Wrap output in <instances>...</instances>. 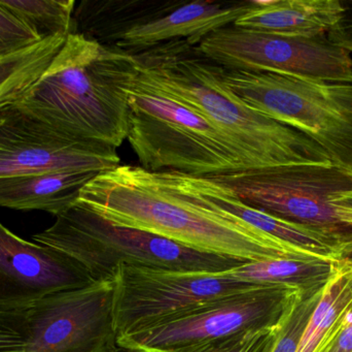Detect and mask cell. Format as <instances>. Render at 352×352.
Returning a JSON list of instances; mask_svg holds the SVG:
<instances>
[{
    "mask_svg": "<svg viewBox=\"0 0 352 352\" xmlns=\"http://www.w3.org/2000/svg\"><path fill=\"white\" fill-rule=\"evenodd\" d=\"M242 202L330 239L343 258H352V209L336 198L352 191V172L334 163L245 169L210 177Z\"/></svg>",
    "mask_w": 352,
    "mask_h": 352,
    "instance_id": "cell-6",
    "label": "cell"
},
{
    "mask_svg": "<svg viewBox=\"0 0 352 352\" xmlns=\"http://www.w3.org/2000/svg\"><path fill=\"white\" fill-rule=\"evenodd\" d=\"M122 349H116V351H111V352H123V351H121ZM126 352V351H125Z\"/></svg>",
    "mask_w": 352,
    "mask_h": 352,
    "instance_id": "cell-29",
    "label": "cell"
},
{
    "mask_svg": "<svg viewBox=\"0 0 352 352\" xmlns=\"http://www.w3.org/2000/svg\"><path fill=\"white\" fill-rule=\"evenodd\" d=\"M340 18L336 24L327 33V37L331 43L337 47L352 52V0H340Z\"/></svg>",
    "mask_w": 352,
    "mask_h": 352,
    "instance_id": "cell-26",
    "label": "cell"
},
{
    "mask_svg": "<svg viewBox=\"0 0 352 352\" xmlns=\"http://www.w3.org/2000/svg\"><path fill=\"white\" fill-rule=\"evenodd\" d=\"M221 186L210 177L120 165L89 182L78 204L113 225L243 262L318 258L230 212L221 200Z\"/></svg>",
    "mask_w": 352,
    "mask_h": 352,
    "instance_id": "cell-1",
    "label": "cell"
},
{
    "mask_svg": "<svg viewBox=\"0 0 352 352\" xmlns=\"http://www.w3.org/2000/svg\"><path fill=\"white\" fill-rule=\"evenodd\" d=\"M129 105L127 140L144 169L198 177L252 169L223 130L140 76L130 92Z\"/></svg>",
    "mask_w": 352,
    "mask_h": 352,
    "instance_id": "cell-4",
    "label": "cell"
},
{
    "mask_svg": "<svg viewBox=\"0 0 352 352\" xmlns=\"http://www.w3.org/2000/svg\"><path fill=\"white\" fill-rule=\"evenodd\" d=\"M41 41L26 25L0 6V58L22 51Z\"/></svg>",
    "mask_w": 352,
    "mask_h": 352,
    "instance_id": "cell-24",
    "label": "cell"
},
{
    "mask_svg": "<svg viewBox=\"0 0 352 352\" xmlns=\"http://www.w3.org/2000/svg\"><path fill=\"white\" fill-rule=\"evenodd\" d=\"M252 2L184 1L171 12L126 31L111 47L136 54L177 39L198 45L214 31L233 25Z\"/></svg>",
    "mask_w": 352,
    "mask_h": 352,
    "instance_id": "cell-14",
    "label": "cell"
},
{
    "mask_svg": "<svg viewBox=\"0 0 352 352\" xmlns=\"http://www.w3.org/2000/svg\"><path fill=\"white\" fill-rule=\"evenodd\" d=\"M113 280L60 291L25 310L26 352H111L118 347Z\"/></svg>",
    "mask_w": 352,
    "mask_h": 352,
    "instance_id": "cell-11",
    "label": "cell"
},
{
    "mask_svg": "<svg viewBox=\"0 0 352 352\" xmlns=\"http://www.w3.org/2000/svg\"><path fill=\"white\" fill-rule=\"evenodd\" d=\"M177 0H84L74 10V32L113 45L126 31L179 6Z\"/></svg>",
    "mask_w": 352,
    "mask_h": 352,
    "instance_id": "cell-17",
    "label": "cell"
},
{
    "mask_svg": "<svg viewBox=\"0 0 352 352\" xmlns=\"http://www.w3.org/2000/svg\"><path fill=\"white\" fill-rule=\"evenodd\" d=\"M198 47L226 70L352 84L351 53L331 43L327 35L285 37L230 25L205 37Z\"/></svg>",
    "mask_w": 352,
    "mask_h": 352,
    "instance_id": "cell-9",
    "label": "cell"
},
{
    "mask_svg": "<svg viewBox=\"0 0 352 352\" xmlns=\"http://www.w3.org/2000/svg\"><path fill=\"white\" fill-rule=\"evenodd\" d=\"M303 291L289 285L258 284L182 312L142 332L118 338L126 352H177L248 331L283 324Z\"/></svg>",
    "mask_w": 352,
    "mask_h": 352,
    "instance_id": "cell-8",
    "label": "cell"
},
{
    "mask_svg": "<svg viewBox=\"0 0 352 352\" xmlns=\"http://www.w3.org/2000/svg\"><path fill=\"white\" fill-rule=\"evenodd\" d=\"M27 339L24 311H0V352H26Z\"/></svg>",
    "mask_w": 352,
    "mask_h": 352,
    "instance_id": "cell-25",
    "label": "cell"
},
{
    "mask_svg": "<svg viewBox=\"0 0 352 352\" xmlns=\"http://www.w3.org/2000/svg\"><path fill=\"white\" fill-rule=\"evenodd\" d=\"M32 240L69 256L95 281L113 280L121 265L223 273L246 264L198 251L148 231L113 225L78 203L56 217L49 229L33 235Z\"/></svg>",
    "mask_w": 352,
    "mask_h": 352,
    "instance_id": "cell-5",
    "label": "cell"
},
{
    "mask_svg": "<svg viewBox=\"0 0 352 352\" xmlns=\"http://www.w3.org/2000/svg\"><path fill=\"white\" fill-rule=\"evenodd\" d=\"M339 206L347 207L352 209V191L345 192V194L339 196L338 198L335 200Z\"/></svg>",
    "mask_w": 352,
    "mask_h": 352,
    "instance_id": "cell-28",
    "label": "cell"
},
{
    "mask_svg": "<svg viewBox=\"0 0 352 352\" xmlns=\"http://www.w3.org/2000/svg\"><path fill=\"white\" fill-rule=\"evenodd\" d=\"M113 318L118 338L153 328L192 308L258 284L227 272L198 273L121 265L115 273Z\"/></svg>",
    "mask_w": 352,
    "mask_h": 352,
    "instance_id": "cell-10",
    "label": "cell"
},
{
    "mask_svg": "<svg viewBox=\"0 0 352 352\" xmlns=\"http://www.w3.org/2000/svg\"><path fill=\"white\" fill-rule=\"evenodd\" d=\"M66 37L45 39L0 58V111L16 105L28 92L65 43Z\"/></svg>",
    "mask_w": 352,
    "mask_h": 352,
    "instance_id": "cell-20",
    "label": "cell"
},
{
    "mask_svg": "<svg viewBox=\"0 0 352 352\" xmlns=\"http://www.w3.org/2000/svg\"><path fill=\"white\" fill-rule=\"evenodd\" d=\"M138 74L133 54L72 32L16 105L69 140L118 149Z\"/></svg>",
    "mask_w": 352,
    "mask_h": 352,
    "instance_id": "cell-2",
    "label": "cell"
},
{
    "mask_svg": "<svg viewBox=\"0 0 352 352\" xmlns=\"http://www.w3.org/2000/svg\"><path fill=\"white\" fill-rule=\"evenodd\" d=\"M94 282L69 256L25 241L0 223V311H25L47 296Z\"/></svg>",
    "mask_w": 352,
    "mask_h": 352,
    "instance_id": "cell-13",
    "label": "cell"
},
{
    "mask_svg": "<svg viewBox=\"0 0 352 352\" xmlns=\"http://www.w3.org/2000/svg\"><path fill=\"white\" fill-rule=\"evenodd\" d=\"M352 302V258H343L322 291L297 352H324L342 328Z\"/></svg>",
    "mask_w": 352,
    "mask_h": 352,
    "instance_id": "cell-18",
    "label": "cell"
},
{
    "mask_svg": "<svg viewBox=\"0 0 352 352\" xmlns=\"http://www.w3.org/2000/svg\"><path fill=\"white\" fill-rule=\"evenodd\" d=\"M74 0H0V6L26 25L41 41L74 32Z\"/></svg>",
    "mask_w": 352,
    "mask_h": 352,
    "instance_id": "cell-21",
    "label": "cell"
},
{
    "mask_svg": "<svg viewBox=\"0 0 352 352\" xmlns=\"http://www.w3.org/2000/svg\"><path fill=\"white\" fill-rule=\"evenodd\" d=\"M338 264L320 258H275L246 262L227 273L242 282L289 285L308 293L326 287Z\"/></svg>",
    "mask_w": 352,
    "mask_h": 352,
    "instance_id": "cell-19",
    "label": "cell"
},
{
    "mask_svg": "<svg viewBox=\"0 0 352 352\" xmlns=\"http://www.w3.org/2000/svg\"><path fill=\"white\" fill-rule=\"evenodd\" d=\"M324 287L300 296L279 328L273 352L298 351L306 327L322 298Z\"/></svg>",
    "mask_w": 352,
    "mask_h": 352,
    "instance_id": "cell-22",
    "label": "cell"
},
{
    "mask_svg": "<svg viewBox=\"0 0 352 352\" xmlns=\"http://www.w3.org/2000/svg\"><path fill=\"white\" fill-rule=\"evenodd\" d=\"M100 173L54 172L0 179V208L45 211L55 217L76 205L85 186Z\"/></svg>",
    "mask_w": 352,
    "mask_h": 352,
    "instance_id": "cell-16",
    "label": "cell"
},
{
    "mask_svg": "<svg viewBox=\"0 0 352 352\" xmlns=\"http://www.w3.org/2000/svg\"><path fill=\"white\" fill-rule=\"evenodd\" d=\"M324 352H352V314Z\"/></svg>",
    "mask_w": 352,
    "mask_h": 352,
    "instance_id": "cell-27",
    "label": "cell"
},
{
    "mask_svg": "<svg viewBox=\"0 0 352 352\" xmlns=\"http://www.w3.org/2000/svg\"><path fill=\"white\" fill-rule=\"evenodd\" d=\"M280 326L248 331L217 342L177 352H273Z\"/></svg>",
    "mask_w": 352,
    "mask_h": 352,
    "instance_id": "cell-23",
    "label": "cell"
},
{
    "mask_svg": "<svg viewBox=\"0 0 352 352\" xmlns=\"http://www.w3.org/2000/svg\"><path fill=\"white\" fill-rule=\"evenodd\" d=\"M340 0H254L234 26L285 37L327 35L340 18Z\"/></svg>",
    "mask_w": 352,
    "mask_h": 352,
    "instance_id": "cell-15",
    "label": "cell"
},
{
    "mask_svg": "<svg viewBox=\"0 0 352 352\" xmlns=\"http://www.w3.org/2000/svg\"><path fill=\"white\" fill-rule=\"evenodd\" d=\"M349 313L352 314V302H351V308H349Z\"/></svg>",
    "mask_w": 352,
    "mask_h": 352,
    "instance_id": "cell-30",
    "label": "cell"
},
{
    "mask_svg": "<svg viewBox=\"0 0 352 352\" xmlns=\"http://www.w3.org/2000/svg\"><path fill=\"white\" fill-rule=\"evenodd\" d=\"M121 165L118 149L76 142L16 105L0 111V179L54 172H102Z\"/></svg>",
    "mask_w": 352,
    "mask_h": 352,
    "instance_id": "cell-12",
    "label": "cell"
},
{
    "mask_svg": "<svg viewBox=\"0 0 352 352\" xmlns=\"http://www.w3.org/2000/svg\"><path fill=\"white\" fill-rule=\"evenodd\" d=\"M226 86L254 111L320 145L335 165L352 172V84L270 72L221 70Z\"/></svg>",
    "mask_w": 352,
    "mask_h": 352,
    "instance_id": "cell-7",
    "label": "cell"
},
{
    "mask_svg": "<svg viewBox=\"0 0 352 352\" xmlns=\"http://www.w3.org/2000/svg\"><path fill=\"white\" fill-rule=\"evenodd\" d=\"M133 56L140 80L223 130L243 153L250 169L333 163L309 136L242 103L223 83V68L198 45L177 39Z\"/></svg>",
    "mask_w": 352,
    "mask_h": 352,
    "instance_id": "cell-3",
    "label": "cell"
}]
</instances>
